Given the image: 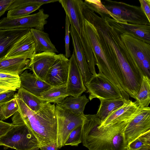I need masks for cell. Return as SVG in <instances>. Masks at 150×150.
Returning <instances> with one entry per match:
<instances>
[{
  "label": "cell",
  "instance_id": "6da1fadb",
  "mask_svg": "<svg viewBox=\"0 0 150 150\" xmlns=\"http://www.w3.org/2000/svg\"><path fill=\"white\" fill-rule=\"evenodd\" d=\"M134 115L125 121L99 127L102 122L96 114H84L81 130L83 145L89 150H127L125 128Z\"/></svg>",
  "mask_w": 150,
  "mask_h": 150
},
{
  "label": "cell",
  "instance_id": "7a4b0ae2",
  "mask_svg": "<svg viewBox=\"0 0 150 150\" xmlns=\"http://www.w3.org/2000/svg\"><path fill=\"white\" fill-rule=\"evenodd\" d=\"M15 97L19 109L12 118V124H25L38 140L39 146L57 142V120L55 104L45 102L35 112L21 99Z\"/></svg>",
  "mask_w": 150,
  "mask_h": 150
},
{
  "label": "cell",
  "instance_id": "3957f363",
  "mask_svg": "<svg viewBox=\"0 0 150 150\" xmlns=\"http://www.w3.org/2000/svg\"><path fill=\"white\" fill-rule=\"evenodd\" d=\"M84 24L99 71L102 72L120 91H122L126 88V85L118 65L112 63L108 59L103 49L95 27L85 18Z\"/></svg>",
  "mask_w": 150,
  "mask_h": 150
},
{
  "label": "cell",
  "instance_id": "277c9868",
  "mask_svg": "<svg viewBox=\"0 0 150 150\" xmlns=\"http://www.w3.org/2000/svg\"><path fill=\"white\" fill-rule=\"evenodd\" d=\"M74 28L76 37L85 55L92 74L96 73V61L91 43L85 31L83 16L79 0H59Z\"/></svg>",
  "mask_w": 150,
  "mask_h": 150
},
{
  "label": "cell",
  "instance_id": "5b68a950",
  "mask_svg": "<svg viewBox=\"0 0 150 150\" xmlns=\"http://www.w3.org/2000/svg\"><path fill=\"white\" fill-rule=\"evenodd\" d=\"M13 127L0 137V146L16 150H30L39 146V143L28 127L23 123L13 125Z\"/></svg>",
  "mask_w": 150,
  "mask_h": 150
},
{
  "label": "cell",
  "instance_id": "8992f818",
  "mask_svg": "<svg viewBox=\"0 0 150 150\" xmlns=\"http://www.w3.org/2000/svg\"><path fill=\"white\" fill-rule=\"evenodd\" d=\"M103 4L114 16V20L118 23L150 25V22L140 7L131 5L123 2L105 1Z\"/></svg>",
  "mask_w": 150,
  "mask_h": 150
},
{
  "label": "cell",
  "instance_id": "52a82bcc",
  "mask_svg": "<svg viewBox=\"0 0 150 150\" xmlns=\"http://www.w3.org/2000/svg\"><path fill=\"white\" fill-rule=\"evenodd\" d=\"M84 85L89 94L90 100L94 98L100 100L123 98L119 89L101 72L93 75Z\"/></svg>",
  "mask_w": 150,
  "mask_h": 150
},
{
  "label": "cell",
  "instance_id": "ba28073f",
  "mask_svg": "<svg viewBox=\"0 0 150 150\" xmlns=\"http://www.w3.org/2000/svg\"><path fill=\"white\" fill-rule=\"evenodd\" d=\"M57 120V143L59 149L65 146L71 132L82 125L83 115H75L56 104L55 108Z\"/></svg>",
  "mask_w": 150,
  "mask_h": 150
},
{
  "label": "cell",
  "instance_id": "9c48e42d",
  "mask_svg": "<svg viewBox=\"0 0 150 150\" xmlns=\"http://www.w3.org/2000/svg\"><path fill=\"white\" fill-rule=\"evenodd\" d=\"M49 16L41 9L36 13L22 17L13 19L4 17L0 20V30L33 28L43 31Z\"/></svg>",
  "mask_w": 150,
  "mask_h": 150
},
{
  "label": "cell",
  "instance_id": "30bf717a",
  "mask_svg": "<svg viewBox=\"0 0 150 150\" xmlns=\"http://www.w3.org/2000/svg\"><path fill=\"white\" fill-rule=\"evenodd\" d=\"M150 131V108H139L126 125L125 135L127 145L134 139Z\"/></svg>",
  "mask_w": 150,
  "mask_h": 150
},
{
  "label": "cell",
  "instance_id": "8fae6325",
  "mask_svg": "<svg viewBox=\"0 0 150 150\" xmlns=\"http://www.w3.org/2000/svg\"><path fill=\"white\" fill-rule=\"evenodd\" d=\"M69 62V59L64 54H57L45 81L52 86L66 84L68 75Z\"/></svg>",
  "mask_w": 150,
  "mask_h": 150
},
{
  "label": "cell",
  "instance_id": "7c38bea8",
  "mask_svg": "<svg viewBox=\"0 0 150 150\" xmlns=\"http://www.w3.org/2000/svg\"><path fill=\"white\" fill-rule=\"evenodd\" d=\"M119 33L130 55L141 69L142 62L150 59V44L128 34Z\"/></svg>",
  "mask_w": 150,
  "mask_h": 150
},
{
  "label": "cell",
  "instance_id": "4fadbf2b",
  "mask_svg": "<svg viewBox=\"0 0 150 150\" xmlns=\"http://www.w3.org/2000/svg\"><path fill=\"white\" fill-rule=\"evenodd\" d=\"M105 18L109 24L121 34H127L150 44V25L118 23L110 16Z\"/></svg>",
  "mask_w": 150,
  "mask_h": 150
},
{
  "label": "cell",
  "instance_id": "5bb4252c",
  "mask_svg": "<svg viewBox=\"0 0 150 150\" xmlns=\"http://www.w3.org/2000/svg\"><path fill=\"white\" fill-rule=\"evenodd\" d=\"M69 60V72L66 83L67 92L69 96L76 97L81 96L86 90L73 52Z\"/></svg>",
  "mask_w": 150,
  "mask_h": 150
},
{
  "label": "cell",
  "instance_id": "9a60e30c",
  "mask_svg": "<svg viewBox=\"0 0 150 150\" xmlns=\"http://www.w3.org/2000/svg\"><path fill=\"white\" fill-rule=\"evenodd\" d=\"M54 52H44L35 54L30 59L29 69L38 78L45 81L47 73L56 58Z\"/></svg>",
  "mask_w": 150,
  "mask_h": 150
},
{
  "label": "cell",
  "instance_id": "2e32d148",
  "mask_svg": "<svg viewBox=\"0 0 150 150\" xmlns=\"http://www.w3.org/2000/svg\"><path fill=\"white\" fill-rule=\"evenodd\" d=\"M30 31V28L0 30V59L5 58L15 44Z\"/></svg>",
  "mask_w": 150,
  "mask_h": 150
},
{
  "label": "cell",
  "instance_id": "e0dca14e",
  "mask_svg": "<svg viewBox=\"0 0 150 150\" xmlns=\"http://www.w3.org/2000/svg\"><path fill=\"white\" fill-rule=\"evenodd\" d=\"M35 54V43L30 31L15 44L5 58L23 57L30 59Z\"/></svg>",
  "mask_w": 150,
  "mask_h": 150
},
{
  "label": "cell",
  "instance_id": "ac0fdd59",
  "mask_svg": "<svg viewBox=\"0 0 150 150\" xmlns=\"http://www.w3.org/2000/svg\"><path fill=\"white\" fill-rule=\"evenodd\" d=\"M69 30L74 47L73 53L77 65L81 74L84 84L89 81L93 74L90 71L85 55L76 37L74 29L71 25L69 28Z\"/></svg>",
  "mask_w": 150,
  "mask_h": 150
},
{
  "label": "cell",
  "instance_id": "d6986e66",
  "mask_svg": "<svg viewBox=\"0 0 150 150\" xmlns=\"http://www.w3.org/2000/svg\"><path fill=\"white\" fill-rule=\"evenodd\" d=\"M20 77L21 87L38 97L52 87L27 70L20 75Z\"/></svg>",
  "mask_w": 150,
  "mask_h": 150
},
{
  "label": "cell",
  "instance_id": "ffe728a7",
  "mask_svg": "<svg viewBox=\"0 0 150 150\" xmlns=\"http://www.w3.org/2000/svg\"><path fill=\"white\" fill-rule=\"evenodd\" d=\"M136 102L125 100L124 104L112 113L103 121L99 127L105 126L131 118L139 108Z\"/></svg>",
  "mask_w": 150,
  "mask_h": 150
},
{
  "label": "cell",
  "instance_id": "44dd1931",
  "mask_svg": "<svg viewBox=\"0 0 150 150\" xmlns=\"http://www.w3.org/2000/svg\"><path fill=\"white\" fill-rule=\"evenodd\" d=\"M30 60L23 57L4 58L0 59V72L21 74L29 69Z\"/></svg>",
  "mask_w": 150,
  "mask_h": 150
},
{
  "label": "cell",
  "instance_id": "7402d4cb",
  "mask_svg": "<svg viewBox=\"0 0 150 150\" xmlns=\"http://www.w3.org/2000/svg\"><path fill=\"white\" fill-rule=\"evenodd\" d=\"M30 31L35 43V54L44 52H58L48 33L33 28L30 29Z\"/></svg>",
  "mask_w": 150,
  "mask_h": 150
},
{
  "label": "cell",
  "instance_id": "603a6c76",
  "mask_svg": "<svg viewBox=\"0 0 150 150\" xmlns=\"http://www.w3.org/2000/svg\"><path fill=\"white\" fill-rule=\"evenodd\" d=\"M89 101V99L85 95L76 97L70 96L66 98L59 105L75 115H82L84 114L86 105Z\"/></svg>",
  "mask_w": 150,
  "mask_h": 150
},
{
  "label": "cell",
  "instance_id": "cb8c5ba5",
  "mask_svg": "<svg viewBox=\"0 0 150 150\" xmlns=\"http://www.w3.org/2000/svg\"><path fill=\"white\" fill-rule=\"evenodd\" d=\"M69 96L66 83L52 86L42 92L39 97L46 102L59 104Z\"/></svg>",
  "mask_w": 150,
  "mask_h": 150
},
{
  "label": "cell",
  "instance_id": "d4e9b609",
  "mask_svg": "<svg viewBox=\"0 0 150 150\" xmlns=\"http://www.w3.org/2000/svg\"><path fill=\"white\" fill-rule=\"evenodd\" d=\"M125 100L123 98L100 100V104L96 115L102 122L112 113L122 106Z\"/></svg>",
  "mask_w": 150,
  "mask_h": 150
},
{
  "label": "cell",
  "instance_id": "484cf974",
  "mask_svg": "<svg viewBox=\"0 0 150 150\" xmlns=\"http://www.w3.org/2000/svg\"><path fill=\"white\" fill-rule=\"evenodd\" d=\"M15 96L21 99L32 111L37 112L45 102L39 97L20 87Z\"/></svg>",
  "mask_w": 150,
  "mask_h": 150
},
{
  "label": "cell",
  "instance_id": "4316f807",
  "mask_svg": "<svg viewBox=\"0 0 150 150\" xmlns=\"http://www.w3.org/2000/svg\"><path fill=\"white\" fill-rule=\"evenodd\" d=\"M135 100L139 108L148 107L150 102V79L147 76H143Z\"/></svg>",
  "mask_w": 150,
  "mask_h": 150
},
{
  "label": "cell",
  "instance_id": "83f0119b",
  "mask_svg": "<svg viewBox=\"0 0 150 150\" xmlns=\"http://www.w3.org/2000/svg\"><path fill=\"white\" fill-rule=\"evenodd\" d=\"M20 87L19 75L0 72V88L16 91Z\"/></svg>",
  "mask_w": 150,
  "mask_h": 150
},
{
  "label": "cell",
  "instance_id": "f1b7e54d",
  "mask_svg": "<svg viewBox=\"0 0 150 150\" xmlns=\"http://www.w3.org/2000/svg\"><path fill=\"white\" fill-rule=\"evenodd\" d=\"M41 6L38 4H29L19 6L8 11L6 17L13 19L27 16L39 9Z\"/></svg>",
  "mask_w": 150,
  "mask_h": 150
},
{
  "label": "cell",
  "instance_id": "f546056e",
  "mask_svg": "<svg viewBox=\"0 0 150 150\" xmlns=\"http://www.w3.org/2000/svg\"><path fill=\"white\" fill-rule=\"evenodd\" d=\"M19 107L16 97L0 105V121H3L14 115L19 110Z\"/></svg>",
  "mask_w": 150,
  "mask_h": 150
},
{
  "label": "cell",
  "instance_id": "4dcf8cb0",
  "mask_svg": "<svg viewBox=\"0 0 150 150\" xmlns=\"http://www.w3.org/2000/svg\"><path fill=\"white\" fill-rule=\"evenodd\" d=\"M84 2L88 8L98 14L101 18L110 16L114 19V15L106 8L101 0H85Z\"/></svg>",
  "mask_w": 150,
  "mask_h": 150
},
{
  "label": "cell",
  "instance_id": "1f68e13d",
  "mask_svg": "<svg viewBox=\"0 0 150 150\" xmlns=\"http://www.w3.org/2000/svg\"><path fill=\"white\" fill-rule=\"evenodd\" d=\"M146 145H150V131L139 137L128 144L127 150H137Z\"/></svg>",
  "mask_w": 150,
  "mask_h": 150
},
{
  "label": "cell",
  "instance_id": "d6a6232c",
  "mask_svg": "<svg viewBox=\"0 0 150 150\" xmlns=\"http://www.w3.org/2000/svg\"><path fill=\"white\" fill-rule=\"evenodd\" d=\"M82 125L77 127L71 132L65 143V146H78L82 143Z\"/></svg>",
  "mask_w": 150,
  "mask_h": 150
},
{
  "label": "cell",
  "instance_id": "836d02e7",
  "mask_svg": "<svg viewBox=\"0 0 150 150\" xmlns=\"http://www.w3.org/2000/svg\"><path fill=\"white\" fill-rule=\"evenodd\" d=\"M58 0H14L7 11L24 5L38 4L42 5L49 3L58 1Z\"/></svg>",
  "mask_w": 150,
  "mask_h": 150
},
{
  "label": "cell",
  "instance_id": "e575fe53",
  "mask_svg": "<svg viewBox=\"0 0 150 150\" xmlns=\"http://www.w3.org/2000/svg\"><path fill=\"white\" fill-rule=\"evenodd\" d=\"M65 56L67 58L71 56V51L69 49V27L70 25V21L68 17L66 15L65 18Z\"/></svg>",
  "mask_w": 150,
  "mask_h": 150
},
{
  "label": "cell",
  "instance_id": "d590c367",
  "mask_svg": "<svg viewBox=\"0 0 150 150\" xmlns=\"http://www.w3.org/2000/svg\"><path fill=\"white\" fill-rule=\"evenodd\" d=\"M15 91L9 90L0 93V105L12 100L15 97Z\"/></svg>",
  "mask_w": 150,
  "mask_h": 150
},
{
  "label": "cell",
  "instance_id": "8d00e7d4",
  "mask_svg": "<svg viewBox=\"0 0 150 150\" xmlns=\"http://www.w3.org/2000/svg\"><path fill=\"white\" fill-rule=\"evenodd\" d=\"M139 1L141 5L140 7L150 22V0H139Z\"/></svg>",
  "mask_w": 150,
  "mask_h": 150
},
{
  "label": "cell",
  "instance_id": "74e56055",
  "mask_svg": "<svg viewBox=\"0 0 150 150\" xmlns=\"http://www.w3.org/2000/svg\"><path fill=\"white\" fill-rule=\"evenodd\" d=\"M14 0H0V17L7 10Z\"/></svg>",
  "mask_w": 150,
  "mask_h": 150
},
{
  "label": "cell",
  "instance_id": "f35d334b",
  "mask_svg": "<svg viewBox=\"0 0 150 150\" xmlns=\"http://www.w3.org/2000/svg\"><path fill=\"white\" fill-rule=\"evenodd\" d=\"M13 126L12 123L0 121V137L5 134Z\"/></svg>",
  "mask_w": 150,
  "mask_h": 150
},
{
  "label": "cell",
  "instance_id": "ab89813d",
  "mask_svg": "<svg viewBox=\"0 0 150 150\" xmlns=\"http://www.w3.org/2000/svg\"><path fill=\"white\" fill-rule=\"evenodd\" d=\"M41 150H59L57 142L52 144L39 146Z\"/></svg>",
  "mask_w": 150,
  "mask_h": 150
},
{
  "label": "cell",
  "instance_id": "60d3db41",
  "mask_svg": "<svg viewBox=\"0 0 150 150\" xmlns=\"http://www.w3.org/2000/svg\"><path fill=\"white\" fill-rule=\"evenodd\" d=\"M137 150H150V145H145Z\"/></svg>",
  "mask_w": 150,
  "mask_h": 150
},
{
  "label": "cell",
  "instance_id": "b9f144b4",
  "mask_svg": "<svg viewBox=\"0 0 150 150\" xmlns=\"http://www.w3.org/2000/svg\"><path fill=\"white\" fill-rule=\"evenodd\" d=\"M8 90L5 89L0 88V93Z\"/></svg>",
  "mask_w": 150,
  "mask_h": 150
},
{
  "label": "cell",
  "instance_id": "7bdbcfd3",
  "mask_svg": "<svg viewBox=\"0 0 150 150\" xmlns=\"http://www.w3.org/2000/svg\"><path fill=\"white\" fill-rule=\"evenodd\" d=\"M40 149L39 146L33 148L30 150H39Z\"/></svg>",
  "mask_w": 150,
  "mask_h": 150
}]
</instances>
